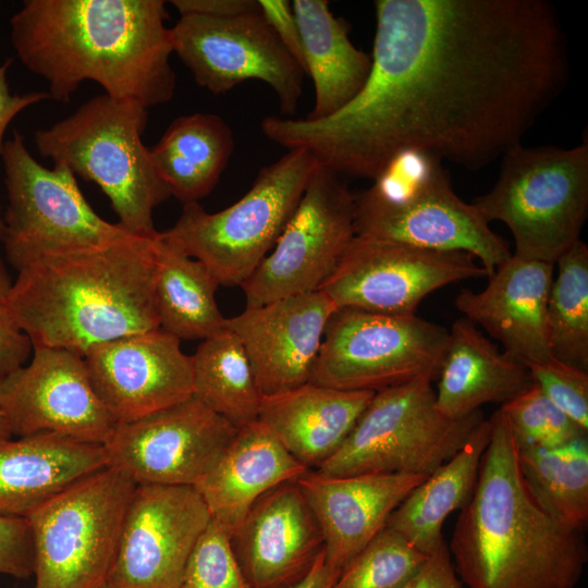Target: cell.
<instances>
[{
  "label": "cell",
  "mask_w": 588,
  "mask_h": 588,
  "mask_svg": "<svg viewBox=\"0 0 588 588\" xmlns=\"http://www.w3.org/2000/svg\"><path fill=\"white\" fill-rule=\"evenodd\" d=\"M371 70L320 120L266 117L271 142L341 176L375 180L419 150L478 170L522 144L568 76L566 38L544 0H377Z\"/></svg>",
  "instance_id": "cell-1"
},
{
  "label": "cell",
  "mask_w": 588,
  "mask_h": 588,
  "mask_svg": "<svg viewBox=\"0 0 588 588\" xmlns=\"http://www.w3.org/2000/svg\"><path fill=\"white\" fill-rule=\"evenodd\" d=\"M162 0H25L10 20L16 56L66 102L93 81L114 100L146 109L175 91Z\"/></svg>",
  "instance_id": "cell-2"
},
{
  "label": "cell",
  "mask_w": 588,
  "mask_h": 588,
  "mask_svg": "<svg viewBox=\"0 0 588 588\" xmlns=\"http://www.w3.org/2000/svg\"><path fill=\"white\" fill-rule=\"evenodd\" d=\"M478 480L448 544L466 588H575L587 561L583 531L552 518L526 487L518 446L501 408Z\"/></svg>",
  "instance_id": "cell-3"
},
{
  "label": "cell",
  "mask_w": 588,
  "mask_h": 588,
  "mask_svg": "<svg viewBox=\"0 0 588 588\" xmlns=\"http://www.w3.org/2000/svg\"><path fill=\"white\" fill-rule=\"evenodd\" d=\"M157 237L132 235L28 261L9 297L15 324L33 347L83 357L96 344L158 329Z\"/></svg>",
  "instance_id": "cell-4"
},
{
  "label": "cell",
  "mask_w": 588,
  "mask_h": 588,
  "mask_svg": "<svg viewBox=\"0 0 588 588\" xmlns=\"http://www.w3.org/2000/svg\"><path fill=\"white\" fill-rule=\"evenodd\" d=\"M355 196V235L414 247L464 252L488 277L512 253L473 204L454 192L438 157L405 150Z\"/></svg>",
  "instance_id": "cell-5"
},
{
  "label": "cell",
  "mask_w": 588,
  "mask_h": 588,
  "mask_svg": "<svg viewBox=\"0 0 588 588\" xmlns=\"http://www.w3.org/2000/svg\"><path fill=\"white\" fill-rule=\"evenodd\" d=\"M148 109L99 95L74 113L35 133L44 158L66 166L108 197L127 232L154 237V210L171 194L142 139Z\"/></svg>",
  "instance_id": "cell-6"
},
{
  "label": "cell",
  "mask_w": 588,
  "mask_h": 588,
  "mask_svg": "<svg viewBox=\"0 0 588 588\" xmlns=\"http://www.w3.org/2000/svg\"><path fill=\"white\" fill-rule=\"evenodd\" d=\"M319 162L307 150H287L261 168L250 189L218 212L184 204L160 237L210 271L219 285L242 286L272 250Z\"/></svg>",
  "instance_id": "cell-7"
},
{
  "label": "cell",
  "mask_w": 588,
  "mask_h": 588,
  "mask_svg": "<svg viewBox=\"0 0 588 588\" xmlns=\"http://www.w3.org/2000/svg\"><path fill=\"white\" fill-rule=\"evenodd\" d=\"M471 204L487 222L506 224L515 256L555 265L580 240L587 219L588 143L512 147L493 187Z\"/></svg>",
  "instance_id": "cell-8"
},
{
  "label": "cell",
  "mask_w": 588,
  "mask_h": 588,
  "mask_svg": "<svg viewBox=\"0 0 588 588\" xmlns=\"http://www.w3.org/2000/svg\"><path fill=\"white\" fill-rule=\"evenodd\" d=\"M479 409L449 419L437 408L432 381L375 392L340 449L315 470L324 476H429L453 457L486 420Z\"/></svg>",
  "instance_id": "cell-9"
},
{
  "label": "cell",
  "mask_w": 588,
  "mask_h": 588,
  "mask_svg": "<svg viewBox=\"0 0 588 588\" xmlns=\"http://www.w3.org/2000/svg\"><path fill=\"white\" fill-rule=\"evenodd\" d=\"M136 488L106 467L63 490L28 517L34 588H101Z\"/></svg>",
  "instance_id": "cell-10"
},
{
  "label": "cell",
  "mask_w": 588,
  "mask_h": 588,
  "mask_svg": "<svg viewBox=\"0 0 588 588\" xmlns=\"http://www.w3.org/2000/svg\"><path fill=\"white\" fill-rule=\"evenodd\" d=\"M449 330L416 314L336 308L309 382L344 391L378 392L419 379L436 381Z\"/></svg>",
  "instance_id": "cell-11"
},
{
  "label": "cell",
  "mask_w": 588,
  "mask_h": 588,
  "mask_svg": "<svg viewBox=\"0 0 588 588\" xmlns=\"http://www.w3.org/2000/svg\"><path fill=\"white\" fill-rule=\"evenodd\" d=\"M8 207L2 241L11 265L19 270L47 254L101 247L134 234L101 218L64 164H40L14 131L1 156Z\"/></svg>",
  "instance_id": "cell-12"
},
{
  "label": "cell",
  "mask_w": 588,
  "mask_h": 588,
  "mask_svg": "<svg viewBox=\"0 0 588 588\" xmlns=\"http://www.w3.org/2000/svg\"><path fill=\"white\" fill-rule=\"evenodd\" d=\"M355 237V195L318 164L272 250L241 286L246 307L318 291Z\"/></svg>",
  "instance_id": "cell-13"
},
{
  "label": "cell",
  "mask_w": 588,
  "mask_h": 588,
  "mask_svg": "<svg viewBox=\"0 0 588 588\" xmlns=\"http://www.w3.org/2000/svg\"><path fill=\"white\" fill-rule=\"evenodd\" d=\"M170 29L173 52L199 86L218 95L258 79L273 89L284 115L296 111L305 73L260 11L225 17L181 15Z\"/></svg>",
  "instance_id": "cell-14"
},
{
  "label": "cell",
  "mask_w": 588,
  "mask_h": 588,
  "mask_svg": "<svg viewBox=\"0 0 588 588\" xmlns=\"http://www.w3.org/2000/svg\"><path fill=\"white\" fill-rule=\"evenodd\" d=\"M237 428L194 395L132 421L118 422L103 444L108 466L136 485H198Z\"/></svg>",
  "instance_id": "cell-15"
},
{
  "label": "cell",
  "mask_w": 588,
  "mask_h": 588,
  "mask_svg": "<svg viewBox=\"0 0 588 588\" xmlns=\"http://www.w3.org/2000/svg\"><path fill=\"white\" fill-rule=\"evenodd\" d=\"M483 277H488L483 267L464 252L431 250L355 235L318 291L338 308L412 315L433 291Z\"/></svg>",
  "instance_id": "cell-16"
},
{
  "label": "cell",
  "mask_w": 588,
  "mask_h": 588,
  "mask_svg": "<svg viewBox=\"0 0 588 588\" xmlns=\"http://www.w3.org/2000/svg\"><path fill=\"white\" fill-rule=\"evenodd\" d=\"M211 514L192 486L136 485L125 513L110 588H180Z\"/></svg>",
  "instance_id": "cell-17"
},
{
  "label": "cell",
  "mask_w": 588,
  "mask_h": 588,
  "mask_svg": "<svg viewBox=\"0 0 588 588\" xmlns=\"http://www.w3.org/2000/svg\"><path fill=\"white\" fill-rule=\"evenodd\" d=\"M0 409L19 437L54 433L103 445L117 425L84 357L56 347L34 346L30 363L0 380Z\"/></svg>",
  "instance_id": "cell-18"
},
{
  "label": "cell",
  "mask_w": 588,
  "mask_h": 588,
  "mask_svg": "<svg viewBox=\"0 0 588 588\" xmlns=\"http://www.w3.org/2000/svg\"><path fill=\"white\" fill-rule=\"evenodd\" d=\"M84 360L96 394L117 424L193 395L192 356L182 351L181 340L160 328L96 344Z\"/></svg>",
  "instance_id": "cell-19"
},
{
  "label": "cell",
  "mask_w": 588,
  "mask_h": 588,
  "mask_svg": "<svg viewBox=\"0 0 588 588\" xmlns=\"http://www.w3.org/2000/svg\"><path fill=\"white\" fill-rule=\"evenodd\" d=\"M336 305L322 291L246 307L225 319L241 341L262 396L308 383L326 326Z\"/></svg>",
  "instance_id": "cell-20"
},
{
  "label": "cell",
  "mask_w": 588,
  "mask_h": 588,
  "mask_svg": "<svg viewBox=\"0 0 588 588\" xmlns=\"http://www.w3.org/2000/svg\"><path fill=\"white\" fill-rule=\"evenodd\" d=\"M230 542L250 588L294 587L324 548L320 526L296 480L262 494Z\"/></svg>",
  "instance_id": "cell-21"
},
{
  "label": "cell",
  "mask_w": 588,
  "mask_h": 588,
  "mask_svg": "<svg viewBox=\"0 0 588 588\" xmlns=\"http://www.w3.org/2000/svg\"><path fill=\"white\" fill-rule=\"evenodd\" d=\"M554 266L512 254L488 277L483 290L462 289L454 305L518 363L527 367L544 362L553 357L547 304Z\"/></svg>",
  "instance_id": "cell-22"
},
{
  "label": "cell",
  "mask_w": 588,
  "mask_h": 588,
  "mask_svg": "<svg viewBox=\"0 0 588 588\" xmlns=\"http://www.w3.org/2000/svg\"><path fill=\"white\" fill-rule=\"evenodd\" d=\"M427 477L413 474L334 477L309 469L296 479L322 531L327 565L340 574Z\"/></svg>",
  "instance_id": "cell-23"
},
{
  "label": "cell",
  "mask_w": 588,
  "mask_h": 588,
  "mask_svg": "<svg viewBox=\"0 0 588 588\" xmlns=\"http://www.w3.org/2000/svg\"><path fill=\"white\" fill-rule=\"evenodd\" d=\"M106 467L102 444L54 433L0 441V516L27 518L63 490Z\"/></svg>",
  "instance_id": "cell-24"
},
{
  "label": "cell",
  "mask_w": 588,
  "mask_h": 588,
  "mask_svg": "<svg viewBox=\"0 0 588 588\" xmlns=\"http://www.w3.org/2000/svg\"><path fill=\"white\" fill-rule=\"evenodd\" d=\"M308 470L256 420L237 428L216 466L195 488L211 518L230 537L262 494Z\"/></svg>",
  "instance_id": "cell-25"
},
{
  "label": "cell",
  "mask_w": 588,
  "mask_h": 588,
  "mask_svg": "<svg viewBox=\"0 0 588 588\" xmlns=\"http://www.w3.org/2000/svg\"><path fill=\"white\" fill-rule=\"evenodd\" d=\"M373 394L308 382L264 396L258 420L296 461L316 469L340 449Z\"/></svg>",
  "instance_id": "cell-26"
},
{
  "label": "cell",
  "mask_w": 588,
  "mask_h": 588,
  "mask_svg": "<svg viewBox=\"0 0 588 588\" xmlns=\"http://www.w3.org/2000/svg\"><path fill=\"white\" fill-rule=\"evenodd\" d=\"M437 381L436 405L449 419L466 417L487 403L503 405L534 383L526 366L464 317L449 330Z\"/></svg>",
  "instance_id": "cell-27"
},
{
  "label": "cell",
  "mask_w": 588,
  "mask_h": 588,
  "mask_svg": "<svg viewBox=\"0 0 588 588\" xmlns=\"http://www.w3.org/2000/svg\"><path fill=\"white\" fill-rule=\"evenodd\" d=\"M292 7L303 42L305 74L315 87V106L306 119H324L362 90L371 70V56L353 45L346 22L334 16L327 0H294Z\"/></svg>",
  "instance_id": "cell-28"
},
{
  "label": "cell",
  "mask_w": 588,
  "mask_h": 588,
  "mask_svg": "<svg viewBox=\"0 0 588 588\" xmlns=\"http://www.w3.org/2000/svg\"><path fill=\"white\" fill-rule=\"evenodd\" d=\"M489 439L488 418L453 457L403 500L390 515L387 526L424 554L432 553L445 541L442 527L446 518L461 511L474 493Z\"/></svg>",
  "instance_id": "cell-29"
},
{
  "label": "cell",
  "mask_w": 588,
  "mask_h": 588,
  "mask_svg": "<svg viewBox=\"0 0 588 588\" xmlns=\"http://www.w3.org/2000/svg\"><path fill=\"white\" fill-rule=\"evenodd\" d=\"M233 149L232 131L222 118L193 113L173 120L149 155L171 196L184 205L210 194Z\"/></svg>",
  "instance_id": "cell-30"
},
{
  "label": "cell",
  "mask_w": 588,
  "mask_h": 588,
  "mask_svg": "<svg viewBox=\"0 0 588 588\" xmlns=\"http://www.w3.org/2000/svg\"><path fill=\"white\" fill-rule=\"evenodd\" d=\"M219 284L200 261L157 237L155 298L159 328L179 340H206L225 328Z\"/></svg>",
  "instance_id": "cell-31"
},
{
  "label": "cell",
  "mask_w": 588,
  "mask_h": 588,
  "mask_svg": "<svg viewBox=\"0 0 588 588\" xmlns=\"http://www.w3.org/2000/svg\"><path fill=\"white\" fill-rule=\"evenodd\" d=\"M193 395L241 428L258 420L262 395L238 338L224 328L192 355Z\"/></svg>",
  "instance_id": "cell-32"
},
{
  "label": "cell",
  "mask_w": 588,
  "mask_h": 588,
  "mask_svg": "<svg viewBox=\"0 0 588 588\" xmlns=\"http://www.w3.org/2000/svg\"><path fill=\"white\" fill-rule=\"evenodd\" d=\"M527 489L563 526L585 531L588 524V439L575 438L553 448H518Z\"/></svg>",
  "instance_id": "cell-33"
},
{
  "label": "cell",
  "mask_w": 588,
  "mask_h": 588,
  "mask_svg": "<svg viewBox=\"0 0 588 588\" xmlns=\"http://www.w3.org/2000/svg\"><path fill=\"white\" fill-rule=\"evenodd\" d=\"M547 304L553 357L588 371V247L577 241L555 262Z\"/></svg>",
  "instance_id": "cell-34"
},
{
  "label": "cell",
  "mask_w": 588,
  "mask_h": 588,
  "mask_svg": "<svg viewBox=\"0 0 588 588\" xmlns=\"http://www.w3.org/2000/svg\"><path fill=\"white\" fill-rule=\"evenodd\" d=\"M427 556L385 526L341 569L332 588H403Z\"/></svg>",
  "instance_id": "cell-35"
},
{
  "label": "cell",
  "mask_w": 588,
  "mask_h": 588,
  "mask_svg": "<svg viewBox=\"0 0 588 588\" xmlns=\"http://www.w3.org/2000/svg\"><path fill=\"white\" fill-rule=\"evenodd\" d=\"M500 408L518 448H553L587 436L536 383Z\"/></svg>",
  "instance_id": "cell-36"
},
{
  "label": "cell",
  "mask_w": 588,
  "mask_h": 588,
  "mask_svg": "<svg viewBox=\"0 0 588 588\" xmlns=\"http://www.w3.org/2000/svg\"><path fill=\"white\" fill-rule=\"evenodd\" d=\"M180 588H250L235 559L230 537L213 519L189 555Z\"/></svg>",
  "instance_id": "cell-37"
},
{
  "label": "cell",
  "mask_w": 588,
  "mask_h": 588,
  "mask_svg": "<svg viewBox=\"0 0 588 588\" xmlns=\"http://www.w3.org/2000/svg\"><path fill=\"white\" fill-rule=\"evenodd\" d=\"M527 369L548 399L588 432V371L555 357L529 365Z\"/></svg>",
  "instance_id": "cell-38"
},
{
  "label": "cell",
  "mask_w": 588,
  "mask_h": 588,
  "mask_svg": "<svg viewBox=\"0 0 588 588\" xmlns=\"http://www.w3.org/2000/svg\"><path fill=\"white\" fill-rule=\"evenodd\" d=\"M13 282L0 257V380L24 366L33 353L28 336L15 324L9 308Z\"/></svg>",
  "instance_id": "cell-39"
},
{
  "label": "cell",
  "mask_w": 588,
  "mask_h": 588,
  "mask_svg": "<svg viewBox=\"0 0 588 588\" xmlns=\"http://www.w3.org/2000/svg\"><path fill=\"white\" fill-rule=\"evenodd\" d=\"M34 572V547L27 518L0 516V574L27 578Z\"/></svg>",
  "instance_id": "cell-40"
},
{
  "label": "cell",
  "mask_w": 588,
  "mask_h": 588,
  "mask_svg": "<svg viewBox=\"0 0 588 588\" xmlns=\"http://www.w3.org/2000/svg\"><path fill=\"white\" fill-rule=\"evenodd\" d=\"M258 5L265 21L305 73L303 42L292 2L258 0Z\"/></svg>",
  "instance_id": "cell-41"
},
{
  "label": "cell",
  "mask_w": 588,
  "mask_h": 588,
  "mask_svg": "<svg viewBox=\"0 0 588 588\" xmlns=\"http://www.w3.org/2000/svg\"><path fill=\"white\" fill-rule=\"evenodd\" d=\"M403 588H466L456 574L446 541H443Z\"/></svg>",
  "instance_id": "cell-42"
},
{
  "label": "cell",
  "mask_w": 588,
  "mask_h": 588,
  "mask_svg": "<svg viewBox=\"0 0 588 588\" xmlns=\"http://www.w3.org/2000/svg\"><path fill=\"white\" fill-rule=\"evenodd\" d=\"M12 61V59H8L0 65V170L4 134L10 123L27 107L50 99L48 91H29L23 95L11 94L7 75Z\"/></svg>",
  "instance_id": "cell-43"
},
{
  "label": "cell",
  "mask_w": 588,
  "mask_h": 588,
  "mask_svg": "<svg viewBox=\"0 0 588 588\" xmlns=\"http://www.w3.org/2000/svg\"><path fill=\"white\" fill-rule=\"evenodd\" d=\"M170 3L180 16L197 14L225 17L259 11L258 0H172Z\"/></svg>",
  "instance_id": "cell-44"
},
{
  "label": "cell",
  "mask_w": 588,
  "mask_h": 588,
  "mask_svg": "<svg viewBox=\"0 0 588 588\" xmlns=\"http://www.w3.org/2000/svg\"><path fill=\"white\" fill-rule=\"evenodd\" d=\"M339 573L330 568L324 560V548L308 574L292 588H332Z\"/></svg>",
  "instance_id": "cell-45"
},
{
  "label": "cell",
  "mask_w": 588,
  "mask_h": 588,
  "mask_svg": "<svg viewBox=\"0 0 588 588\" xmlns=\"http://www.w3.org/2000/svg\"><path fill=\"white\" fill-rule=\"evenodd\" d=\"M12 437L8 422L0 409V441L8 440Z\"/></svg>",
  "instance_id": "cell-46"
},
{
  "label": "cell",
  "mask_w": 588,
  "mask_h": 588,
  "mask_svg": "<svg viewBox=\"0 0 588 588\" xmlns=\"http://www.w3.org/2000/svg\"><path fill=\"white\" fill-rule=\"evenodd\" d=\"M4 234H5V224H4L3 215H2L1 206H0V242L3 241Z\"/></svg>",
  "instance_id": "cell-47"
},
{
  "label": "cell",
  "mask_w": 588,
  "mask_h": 588,
  "mask_svg": "<svg viewBox=\"0 0 588 588\" xmlns=\"http://www.w3.org/2000/svg\"><path fill=\"white\" fill-rule=\"evenodd\" d=\"M101 588H110V587H108L107 585H103Z\"/></svg>",
  "instance_id": "cell-48"
}]
</instances>
